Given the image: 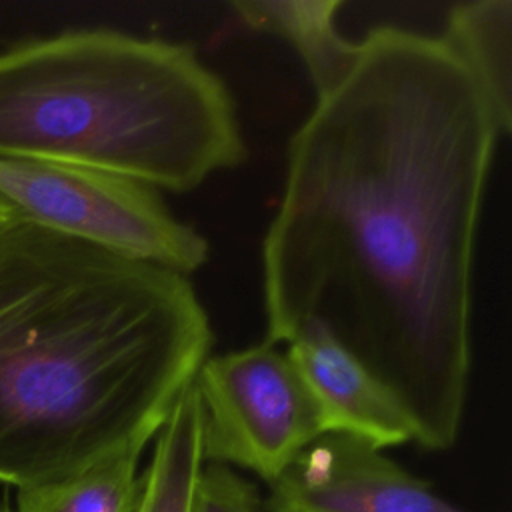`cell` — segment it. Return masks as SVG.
Wrapping results in <instances>:
<instances>
[{
    "instance_id": "ba28073f",
    "label": "cell",
    "mask_w": 512,
    "mask_h": 512,
    "mask_svg": "<svg viewBox=\"0 0 512 512\" xmlns=\"http://www.w3.org/2000/svg\"><path fill=\"white\" fill-rule=\"evenodd\" d=\"M230 6L246 26L294 48L316 98L334 90L354 66L358 42L346 40L336 26L342 0H236Z\"/></svg>"
},
{
    "instance_id": "4fadbf2b",
    "label": "cell",
    "mask_w": 512,
    "mask_h": 512,
    "mask_svg": "<svg viewBox=\"0 0 512 512\" xmlns=\"http://www.w3.org/2000/svg\"><path fill=\"white\" fill-rule=\"evenodd\" d=\"M12 214H14V212H12V210H10V208L0 200V222H2V220H6V218H10Z\"/></svg>"
},
{
    "instance_id": "8fae6325",
    "label": "cell",
    "mask_w": 512,
    "mask_h": 512,
    "mask_svg": "<svg viewBox=\"0 0 512 512\" xmlns=\"http://www.w3.org/2000/svg\"><path fill=\"white\" fill-rule=\"evenodd\" d=\"M146 446L132 444L68 478L20 488L12 512H134Z\"/></svg>"
},
{
    "instance_id": "7a4b0ae2",
    "label": "cell",
    "mask_w": 512,
    "mask_h": 512,
    "mask_svg": "<svg viewBox=\"0 0 512 512\" xmlns=\"http://www.w3.org/2000/svg\"><path fill=\"white\" fill-rule=\"evenodd\" d=\"M214 342L188 276L12 214L0 222V482L150 444Z\"/></svg>"
},
{
    "instance_id": "6da1fadb",
    "label": "cell",
    "mask_w": 512,
    "mask_h": 512,
    "mask_svg": "<svg viewBox=\"0 0 512 512\" xmlns=\"http://www.w3.org/2000/svg\"><path fill=\"white\" fill-rule=\"evenodd\" d=\"M498 138L440 36L376 26L292 134L262 242L264 342L324 328L432 452L456 444L464 418L472 262Z\"/></svg>"
},
{
    "instance_id": "8992f818",
    "label": "cell",
    "mask_w": 512,
    "mask_h": 512,
    "mask_svg": "<svg viewBox=\"0 0 512 512\" xmlns=\"http://www.w3.org/2000/svg\"><path fill=\"white\" fill-rule=\"evenodd\" d=\"M264 512H468L442 498L384 450L348 436L322 434L272 482Z\"/></svg>"
},
{
    "instance_id": "277c9868",
    "label": "cell",
    "mask_w": 512,
    "mask_h": 512,
    "mask_svg": "<svg viewBox=\"0 0 512 512\" xmlns=\"http://www.w3.org/2000/svg\"><path fill=\"white\" fill-rule=\"evenodd\" d=\"M0 200L42 226L184 276L210 258L206 236L176 218L156 188L118 174L0 158Z\"/></svg>"
},
{
    "instance_id": "7c38bea8",
    "label": "cell",
    "mask_w": 512,
    "mask_h": 512,
    "mask_svg": "<svg viewBox=\"0 0 512 512\" xmlns=\"http://www.w3.org/2000/svg\"><path fill=\"white\" fill-rule=\"evenodd\" d=\"M194 512H262V496L254 482L222 464H206L198 488Z\"/></svg>"
},
{
    "instance_id": "5b68a950",
    "label": "cell",
    "mask_w": 512,
    "mask_h": 512,
    "mask_svg": "<svg viewBox=\"0 0 512 512\" xmlns=\"http://www.w3.org/2000/svg\"><path fill=\"white\" fill-rule=\"evenodd\" d=\"M194 386L206 464L242 468L268 484L326 434L300 374L274 344L208 356Z\"/></svg>"
},
{
    "instance_id": "30bf717a",
    "label": "cell",
    "mask_w": 512,
    "mask_h": 512,
    "mask_svg": "<svg viewBox=\"0 0 512 512\" xmlns=\"http://www.w3.org/2000/svg\"><path fill=\"white\" fill-rule=\"evenodd\" d=\"M204 466L202 404L192 380L152 438V456L140 474L134 512H194Z\"/></svg>"
},
{
    "instance_id": "5bb4252c",
    "label": "cell",
    "mask_w": 512,
    "mask_h": 512,
    "mask_svg": "<svg viewBox=\"0 0 512 512\" xmlns=\"http://www.w3.org/2000/svg\"><path fill=\"white\" fill-rule=\"evenodd\" d=\"M0 512H12V508L6 502H0Z\"/></svg>"
},
{
    "instance_id": "3957f363",
    "label": "cell",
    "mask_w": 512,
    "mask_h": 512,
    "mask_svg": "<svg viewBox=\"0 0 512 512\" xmlns=\"http://www.w3.org/2000/svg\"><path fill=\"white\" fill-rule=\"evenodd\" d=\"M0 158L190 192L246 158L228 84L194 48L110 28L0 52Z\"/></svg>"
},
{
    "instance_id": "52a82bcc",
    "label": "cell",
    "mask_w": 512,
    "mask_h": 512,
    "mask_svg": "<svg viewBox=\"0 0 512 512\" xmlns=\"http://www.w3.org/2000/svg\"><path fill=\"white\" fill-rule=\"evenodd\" d=\"M286 344L326 434H348L380 450L414 440L400 402L332 334L308 324Z\"/></svg>"
},
{
    "instance_id": "9c48e42d",
    "label": "cell",
    "mask_w": 512,
    "mask_h": 512,
    "mask_svg": "<svg viewBox=\"0 0 512 512\" xmlns=\"http://www.w3.org/2000/svg\"><path fill=\"white\" fill-rule=\"evenodd\" d=\"M442 42L482 90L502 134L512 128V2L476 0L454 4Z\"/></svg>"
}]
</instances>
